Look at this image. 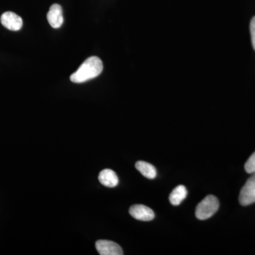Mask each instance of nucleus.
<instances>
[{"label": "nucleus", "mask_w": 255, "mask_h": 255, "mask_svg": "<svg viewBox=\"0 0 255 255\" xmlns=\"http://www.w3.org/2000/svg\"><path fill=\"white\" fill-rule=\"evenodd\" d=\"M251 33L252 38V43H253V48L255 50V16L252 18L251 22Z\"/></svg>", "instance_id": "12"}, {"label": "nucleus", "mask_w": 255, "mask_h": 255, "mask_svg": "<svg viewBox=\"0 0 255 255\" xmlns=\"http://www.w3.org/2000/svg\"><path fill=\"white\" fill-rule=\"evenodd\" d=\"M47 19L52 27L60 28L63 23V9L58 4L52 5L47 14Z\"/></svg>", "instance_id": "7"}, {"label": "nucleus", "mask_w": 255, "mask_h": 255, "mask_svg": "<svg viewBox=\"0 0 255 255\" xmlns=\"http://www.w3.org/2000/svg\"><path fill=\"white\" fill-rule=\"evenodd\" d=\"M99 180L102 185L112 188L117 187L119 184V178L115 172L110 169H105L100 172Z\"/></svg>", "instance_id": "8"}, {"label": "nucleus", "mask_w": 255, "mask_h": 255, "mask_svg": "<svg viewBox=\"0 0 255 255\" xmlns=\"http://www.w3.org/2000/svg\"><path fill=\"white\" fill-rule=\"evenodd\" d=\"M135 168L139 171L147 179H155L157 176V171L155 167L148 162H144V161H138L135 164Z\"/></svg>", "instance_id": "10"}, {"label": "nucleus", "mask_w": 255, "mask_h": 255, "mask_svg": "<svg viewBox=\"0 0 255 255\" xmlns=\"http://www.w3.org/2000/svg\"><path fill=\"white\" fill-rule=\"evenodd\" d=\"M245 169L248 173H255V152L247 161L245 164Z\"/></svg>", "instance_id": "11"}, {"label": "nucleus", "mask_w": 255, "mask_h": 255, "mask_svg": "<svg viewBox=\"0 0 255 255\" xmlns=\"http://www.w3.org/2000/svg\"><path fill=\"white\" fill-rule=\"evenodd\" d=\"M219 208V201L216 196L209 195L198 204L196 216L199 220L210 219L216 214Z\"/></svg>", "instance_id": "2"}, {"label": "nucleus", "mask_w": 255, "mask_h": 255, "mask_svg": "<svg viewBox=\"0 0 255 255\" xmlns=\"http://www.w3.org/2000/svg\"><path fill=\"white\" fill-rule=\"evenodd\" d=\"M0 21L2 26L10 31H16L22 28V18L12 11L3 13Z\"/></svg>", "instance_id": "4"}, {"label": "nucleus", "mask_w": 255, "mask_h": 255, "mask_svg": "<svg viewBox=\"0 0 255 255\" xmlns=\"http://www.w3.org/2000/svg\"><path fill=\"white\" fill-rule=\"evenodd\" d=\"M96 249L101 255H124L122 248L117 243L105 240H100L95 244Z\"/></svg>", "instance_id": "5"}, {"label": "nucleus", "mask_w": 255, "mask_h": 255, "mask_svg": "<svg viewBox=\"0 0 255 255\" xmlns=\"http://www.w3.org/2000/svg\"><path fill=\"white\" fill-rule=\"evenodd\" d=\"M103 71V63L98 57L87 58L75 73L70 76L74 83H83L97 78Z\"/></svg>", "instance_id": "1"}, {"label": "nucleus", "mask_w": 255, "mask_h": 255, "mask_svg": "<svg viewBox=\"0 0 255 255\" xmlns=\"http://www.w3.org/2000/svg\"><path fill=\"white\" fill-rule=\"evenodd\" d=\"M129 213L132 217L139 221H150L155 218V214L152 209L140 204L132 206L129 209Z\"/></svg>", "instance_id": "6"}, {"label": "nucleus", "mask_w": 255, "mask_h": 255, "mask_svg": "<svg viewBox=\"0 0 255 255\" xmlns=\"http://www.w3.org/2000/svg\"><path fill=\"white\" fill-rule=\"evenodd\" d=\"M239 202L242 206H248L255 203V173L248 179L242 188L239 196Z\"/></svg>", "instance_id": "3"}, {"label": "nucleus", "mask_w": 255, "mask_h": 255, "mask_svg": "<svg viewBox=\"0 0 255 255\" xmlns=\"http://www.w3.org/2000/svg\"><path fill=\"white\" fill-rule=\"evenodd\" d=\"M187 196V190L183 185L177 186L174 188L169 195V199L171 204L173 206H179Z\"/></svg>", "instance_id": "9"}]
</instances>
